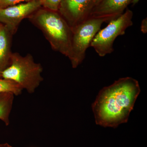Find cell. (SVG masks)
Here are the masks:
<instances>
[{"label": "cell", "mask_w": 147, "mask_h": 147, "mask_svg": "<svg viewBox=\"0 0 147 147\" xmlns=\"http://www.w3.org/2000/svg\"><path fill=\"white\" fill-rule=\"evenodd\" d=\"M12 35L6 27L0 23V74L10 64Z\"/></svg>", "instance_id": "obj_9"}, {"label": "cell", "mask_w": 147, "mask_h": 147, "mask_svg": "<svg viewBox=\"0 0 147 147\" xmlns=\"http://www.w3.org/2000/svg\"><path fill=\"white\" fill-rule=\"evenodd\" d=\"M133 16L132 11L127 8L125 12L109 21L107 26L98 32L90 47L94 48L98 56L105 57L113 52L114 41L118 36L124 35L127 29L133 25Z\"/></svg>", "instance_id": "obj_5"}, {"label": "cell", "mask_w": 147, "mask_h": 147, "mask_svg": "<svg viewBox=\"0 0 147 147\" xmlns=\"http://www.w3.org/2000/svg\"><path fill=\"white\" fill-rule=\"evenodd\" d=\"M95 0H61L58 11L71 30L90 16Z\"/></svg>", "instance_id": "obj_7"}, {"label": "cell", "mask_w": 147, "mask_h": 147, "mask_svg": "<svg viewBox=\"0 0 147 147\" xmlns=\"http://www.w3.org/2000/svg\"><path fill=\"white\" fill-rule=\"evenodd\" d=\"M15 96L11 93H0V120L7 126Z\"/></svg>", "instance_id": "obj_10"}, {"label": "cell", "mask_w": 147, "mask_h": 147, "mask_svg": "<svg viewBox=\"0 0 147 147\" xmlns=\"http://www.w3.org/2000/svg\"><path fill=\"white\" fill-rule=\"evenodd\" d=\"M140 92L139 82L130 77L103 88L92 105L96 123L113 128L126 123Z\"/></svg>", "instance_id": "obj_1"}, {"label": "cell", "mask_w": 147, "mask_h": 147, "mask_svg": "<svg viewBox=\"0 0 147 147\" xmlns=\"http://www.w3.org/2000/svg\"><path fill=\"white\" fill-rule=\"evenodd\" d=\"M28 18L42 32L53 50L70 58L72 30L58 11L40 8Z\"/></svg>", "instance_id": "obj_2"}, {"label": "cell", "mask_w": 147, "mask_h": 147, "mask_svg": "<svg viewBox=\"0 0 147 147\" xmlns=\"http://www.w3.org/2000/svg\"><path fill=\"white\" fill-rule=\"evenodd\" d=\"M132 0H102L93 9L90 16L108 17L113 19L123 13Z\"/></svg>", "instance_id": "obj_8"}, {"label": "cell", "mask_w": 147, "mask_h": 147, "mask_svg": "<svg viewBox=\"0 0 147 147\" xmlns=\"http://www.w3.org/2000/svg\"><path fill=\"white\" fill-rule=\"evenodd\" d=\"M113 19L108 17L90 16L72 30L71 55L69 59L73 68H76L84 60L86 51L90 47L92 40L102 24Z\"/></svg>", "instance_id": "obj_4"}, {"label": "cell", "mask_w": 147, "mask_h": 147, "mask_svg": "<svg viewBox=\"0 0 147 147\" xmlns=\"http://www.w3.org/2000/svg\"><path fill=\"white\" fill-rule=\"evenodd\" d=\"M141 31L143 33L146 34L147 32V19L146 18L142 21L141 26Z\"/></svg>", "instance_id": "obj_14"}, {"label": "cell", "mask_w": 147, "mask_h": 147, "mask_svg": "<svg viewBox=\"0 0 147 147\" xmlns=\"http://www.w3.org/2000/svg\"><path fill=\"white\" fill-rule=\"evenodd\" d=\"M31 1L32 0H0V9Z\"/></svg>", "instance_id": "obj_13"}, {"label": "cell", "mask_w": 147, "mask_h": 147, "mask_svg": "<svg viewBox=\"0 0 147 147\" xmlns=\"http://www.w3.org/2000/svg\"><path fill=\"white\" fill-rule=\"evenodd\" d=\"M43 68L34 61L30 54L25 57L12 53L9 66L0 74V78L11 80L29 93H34L43 81Z\"/></svg>", "instance_id": "obj_3"}, {"label": "cell", "mask_w": 147, "mask_h": 147, "mask_svg": "<svg viewBox=\"0 0 147 147\" xmlns=\"http://www.w3.org/2000/svg\"><path fill=\"white\" fill-rule=\"evenodd\" d=\"M42 6L41 0H32L0 9V23L14 34L21 21L28 18Z\"/></svg>", "instance_id": "obj_6"}, {"label": "cell", "mask_w": 147, "mask_h": 147, "mask_svg": "<svg viewBox=\"0 0 147 147\" xmlns=\"http://www.w3.org/2000/svg\"><path fill=\"white\" fill-rule=\"evenodd\" d=\"M23 90L13 81L0 78V93H11L14 96H18L21 94Z\"/></svg>", "instance_id": "obj_11"}, {"label": "cell", "mask_w": 147, "mask_h": 147, "mask_svg": "<svg viewBox=\"0 0 147 147\" xmlns=\"http://www.w3.org/2000/svg\"><path fill=\"white\" fill-rule=\"evenodd\" d=\"M44 8L53 11H58L61 0H41Z\"/></svg>", "instance_id": "obj_12"}, {"label": "cell", "mask_w": 147, "mask_h": 147, "mask_svg": "<svg viewBox=\"0 0 147 147\" xmlns=\"http://www.w3.org/2000/svg\"><path fill=\"white\" fill-rule=\"evenodd\" d=\"M102 0H95V6L97 5V4H98Z\"/></svg>", "instance_id": "obj_17"}, {"label": "cell", "mask_w": 147, "mask_h": 147, "mask_svg": "<svg viewBox=\"0 0 147 147\" xmlns=\"http://www.w3.org/2000/svg\"><path fill=\"white\" fill-rule=\"evenodd\" d=\"M139 1L140 0H132L131 3L133 4V5H136V4L139 2Z\"/></svg>", "instance_id": "obj_16"}, {"label": "cell", "mask_w": 147, "mask_h": 147, "mask_svg": "<svg viewBox=\"0 0 147 147\" xmlns=\"http://www.w3.org/2000/svg\"><path fill=\"white\" fill-rule=\"evenodd\" d=\"M0 147H13L11 145L9 144L8 143H4L0 144Z\"/></svg>", "instance_id": "obj_15"}]
</instances>
